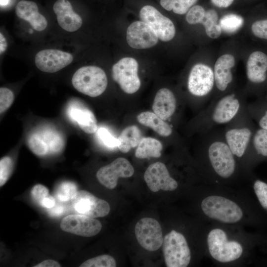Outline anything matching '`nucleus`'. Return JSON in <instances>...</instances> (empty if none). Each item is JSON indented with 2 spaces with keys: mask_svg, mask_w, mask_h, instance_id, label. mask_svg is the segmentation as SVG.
<instances>
[{
  "mask_svg": "<svg viewBox=\"0 0 267 267\" xmlns=\"http://www.w3.org/2000/svg\"><path fill=\"white\" fill-rule=\"evenodd\" d=\"M134 173V168L130 162L126 158L119 157L100 168L96 173V178L101 184L112 189L117 186L119 178H129Z\"/></svg>",
  "mask_w": 267,
  "mask_h": 267,
  "instance_id": "nucleus-14",
  "label": "nucleus"
},
{
  "mask_svg": "<svg viewBox=\"0 0 267 267\" xmlns=\"http://www.w3.org/2000/svg\"><path fill=\"white\" fill-rule=\"evenodd\" d=\"M97 135L106 146L113 148L117 146L118 140L105 128H100L97 131Z\"/></svg>",
  "mask_w": 267,
  "mask_h": 267,
  "instance_id": "nucleus-38",
  "label": "nucleus"
},
{
  "mask_svg": "<svg viewBox=\"0 0 267 267\" xmlns=\"http://www.w3.org/2000/svg\"><path fill=\"white\" fill-rule=\"evenodd\" d=\"M9 2V0H0V5L4 6L6 5Z\"/></svg>",
  "mask_w": 267,
  "mask_h": 267,
  "instance_id": "nucleus-46",
  "label": "nucleus"
},
{
  "mask_svg": "<svg viewBox=\"0 0 267 267\" xmlns=\"http://www.w3.org/2000/svg\"><path fill=\"white\" fill-rule=\"evenodd\" d=\"M247 110L257 126L267 130V97L247 104Z\"/></svg>",
  "mask_w": 267,
  "mask_h": 267,
  "instance_id": "nucleus-29",
  "label": "nucleus"
},
{
  "mask_svg": "<svg viewBox=\"0 0 267 267\" xmlns=\"http://www.w3.org/2000/svg\"><path fill=\"white\" fill-rule=\"evenodd\" d=\"M55 205L54 198L51 195H48L41 202L40 205L47 209L51 208Z\"/></svg>",
  "mask_w": 267,
  "mask_h": 267,
  "instance_id": "nucleus-41",
  "label": "nucleus"
},
{
  "mask_svg": "<svg viewBox=\"0 0 267 267\" xmlns=\"http://www.w3.org/2000/svg\"><path fill=\"white\" fill-rule=\"evenodd\" d=\"M137 72V61L132 57H124L113 65L112 77L125 92L133 94L141 85Z\"/></svg>",
  "mask_w": 267,
  "mask_h": 267,
  "instance_id": "nucleus-10",
  "label": "nucleus"
},
{
  "mask_svg": "<svg viewBox=\"0 0 267 267\" xmlns=\"http://www.w3.org/2000/svg\"><path fill=\"white\" fill-rule=\"evenodd\" d=\"M262 161H267V130L257 126L248 155L246 163L248 173L252 175L253 168Z\"/></svg>",
  "mask_w": 267,
  "mask_h": 267,
  "instance_id": "nucleus-21",
  "label": "nucleus"
},
{
  "mask_svg": "<svg viewBox=\"0 0 267 267\" xmlns=\"http://www.w3.org/2000/svg\"><path fill=\"white\" fill-rule=\"evenodd\" d=\"M229 226L216 224L204 233L205 248L216 262L228 264L240 261L248 251L247 242L233 234Z\"/></svg>",
  "mask_w": 267,
  "mask_h": 267,
  "instance_id": "nucleus-4",
  "label": "nucleus"
},
{
  "mask_svg": "<svg viewBox=\"0 0 267 267\" xmlns=\"http://www.w3.org/2000/svg\"><path fill=\"white\" fill-rule=\"evenodd\" d=\"M144 179L153 192L161 189L164 191H174L178 187V181L170 174L166 166L157 162L149 165L144 174Z\"/></svg>",
  "mask_w": 267,
  "mask_h": 267,
  "instance_id": "nucleus-15",
  "label": "nucleus"
},
{
  "mask_svg": "<svg viewBox=\"0 0 267 267\" xmlns=\"http://www.w3.org/2000/svg\"><path fill=\"white\" fill-rule=\"evenodd\" d=\"M163 149L162 143L152 137H144L141 139L135 152V156L139 159L159 158Z\"/></svg>",
  "mask_w": 267,
  "mask_h": 267,
  "instance_id": "nucleus-28",
  "label": "nucleus"
},
{
  "mask_svg": "<svg viewBox=\"0 0 267 267\" xmlns=\"http://www.w3.org/2000/svg\"><path fill=\"white\" fill-rule=\"evenodd\" d=\"M7 43L3 34L0 33V53L2 54L6 49Z\"/></svg>",
  "mask_w": 267,
  "mask_h": 267,
  "instance_id": "nucleus-45",
  "label": "nucleus"
},
{
  "mask_svg": "<svg viewBox=\"0 0 267 267\" xmlns=\"http://www.w3.org/2000/svg\"><path fill=\"white\" fill-rule=\"evenodd\" d=\"M15 12L19 18L28 22L36 31H43L47 26L46 19L39 12L38 5L34 1H20L16 6Z\"/></svg>",
  "mask_w": 267,
  "mask_h": 267,
  "instance_id": "nucleus-25",
  "label": "nucleus"
},
{
  "mask_svg": "<svg viewBox=\"0 0 267 267\" xmlns=\"http://www.w3.org/2000/svg\"><path fill=\"white\" fill-rule=\"evenodd\" d=\"M14 100L13 92L6 88L0 89V112L2 113L11 105Z\"/></svg>",
  "mask_w": 267,
  "mask_h": 267,
  "instance_id": "nucleus-37",
  "label": "nucleus"
},
{
  "mask_svg": "<svg viewBox=\"0 0 267 267\" xmlns=\"http://www.w3.org/2000/svg\"><path fill=\"white\" fill-rule=\"evenodd\" d=\"M117 138L119 150L127 153L131 148L138 146L141 139V132L137 126H130L124 129Z\"/></svg>",
  "mask_w": 267,
  "mask_h": 267,
  "instance_id": "nucleus-27",
  "label": "nucleus"
},
{
  "mask_svg": "<svg viewBox=\"0 0 267 267\" xmlns=\"http://www.w3.org/2000/svg\"><path fill=\"white\" fill-rule=\"evenodd\" d=\"M248 81L255 85H262L267 81V55L256 51L249 56L246 64Z\"/></svg>",
  "mask_w": 267,
  "mask_h": 267,
  "instance_id": "nucleus-23",
  "label": "nucleus"
},
{
  "mask_svg": "<svg viewBox=\"0 0 267 267\" xmlns=\"http://www.w3.org/2000/svg\"><path fill=\"white\" fill-rule=\"evenodd\" d=\"M27 144L31 151L38 156L56 155L63 150L65 141L62 134L49 126L34 130L29 136Z\"/></svg>",
  "mask_w": 267,
  "mask_h": 267,
  "instance_id": "nucleus-6",
  "label": "nucleus"
},
{
  "mask_svg": "<svg viewBox=\"0 0 267 267\" xmlns=\"http://www.w3.org/2000/svg\"><path fill=\"white\" fill-rule=\"evenodd\" d=\"M235 63L234 57L230 54L222 55L215 63L214 69L215 87L220 92V96L222 95V93L226 94V91L233 82L231 69L234 66Z\"/></svg>",
  "mask_w": 267,
  "mask_h": 267,
  "instance_id": "nucleus-19",
  "label": "nucleus"
},
{
  "mask_svg": "<svg viewBox=\"0 0 267 267\" xmlns=\"http://www.w3.org/2000/svg\"><path fill=\"white\" fill-rule=\"evenodd\" d=\"M53 9L58 24L65 31L73 32L81 27L82 18L73 11L68 0H57L53 4Z\"/></svg>",
  "mask_w": 267,
  "mask_h": 267,
  "instance_id": "nucleus-22",
  "label": "nucleus"
},
{
  "mask_svg": "<svg viewBox=\"0 0 267 267\" xmlns=\"http://www.w3.org/2000/svg\"><path fill=\"white\" fill-rule=\"evenodd\" d=\"M60 264L56 261L52 260H44L34 267H59Z\"/></svg>",
  "mask_w": 267,
  "mask_h": 267,
  "instance_id": "nucleus-42",
  "label": "nucleus"
},
{
  "mask_svg": "<svg viewBox=\"0 0 267 267\" xmlns=\"http://www.w3.org/2000/svg\"><path fill=\"white\" fill-rule=\"evenodd\" d=\"M116 261L108 255H102L89 259L80 266V267H115Z\"/></svg>",
  "mask_w": 267,
  "mask_h": 267,
  "instance_id": "nucleus-35",
  "label": "nucleus"
},
{
  "mask_svg": "<svg viewBox=\"0 0 267 267\" xmlns=\"http://www.w3.org/2000/svg\"><path fill=\"white\" fill-rule=\"evenodd\" d=\"M199 163L204 184L227 186L251 178L242 168L226 142L222 128L201 134Z\"/></svg>",
  "mask_w": 267,
  "mask_h": 267,
  "instance_id": "nucleus-1",
  "label": "nucleus"
},
{
  "mask_svg": "<svg viewBox=\"0 0 267 267\" xmlns=\"http://www.w3.org/2000/svg\"><path fill=\"white\" fill-rule=\"evenodd\" d=\"M158 38L155 32L148 24L142 21L131 24L127 30L128 44L135 49H146L154 46Z\"/></svg>",
  "mask_w": 267,
  "mask_h": 267,
  "instance_id": "nucleus-18",
  "label": "nucleus"
},
{
  "mask_svg": "<svg viewBox=\"0 0 267 267\" xmlns=\"http://www.w3.org/2000/svg\"><path fill=\"white\" fill-rule=\"evenodd\" d=\"M71 201L78 213L93 218L104 217L110 210L107 202L86 190L77 191Z\"/></svg>",
  "mask_w": 267,
  "mask_h": 267,
  "instance_id": "nucleus-12",
  "label": "nucleus"
},
{
  "mask_svg": "<svg viewBox=\"0 0 267 267\" xmlns=\"http://www.w3.org/2000/svg\"><path fill=\"white\" fill-rule=\"evenodd\" d=\"M198 0H160L161 5L166 10H173L178 14L187 12Z\"/></svg>",
  "mask_w": 267,
  "mask_h": 267,
  "instance_id": "nucleus-31",
  "label": "nucleus"
},
{
  "mask_svg": "<svg viewBox=\"0 0 267 267\" xmlns=\"http://www.w3.org/2000/svg\"><path fill=\"white\" fill-rule=\"evenodd\" d=\"M243 23L244 19L241 16L235 14H228L220 20L219 24L222 30L232 34L240 29Z\"/></svg>",
  "mask_w": 267,
  "mask_h": 267,
  "instance_id": "nucleus-32",
  "label": "nucleus"
},
{
  "mask_svg": "<svg viewBox=\"0 0 267 267\" xmlns=\"http://www.w3.org/2000/svg\"><path fill=\"white\" fill-rule=\"evenodd\" d=\"M247 109L245 100L231 92L212 99L195 120V129L200 134L225 126Z\"/></svg>",
  "mask_w": 267,
  "mask_h": 267,
  "instance_id": "nucleus-3",
  "label": "nucleus"
},
{
  "mask_svg": "<svg viewBox=\"0 0 267 267\" xmlns=\"http://www.w3.org/2000/svg\"><path fill=\"white\" fill-rule=\"evenodd\" d=\"M218 15L214 9L206 11L201 19L199 24H202L207 36L212 39L219 38L222 33V29L218 23Z\"/></svg>",
  "mask_w": 267,
  "mask_h": 267,
  "instance_id": "nucleus-30",
  "label": "nucleus"
},
{
  "mask_svg": "<svg viewBox=\"0 0 267 267\" xmlns=\"http://www.w3.org/2000/svg\"><path fill=\"white\" fill-rule=\"evenodd\" d=\"M13 168V162L9 156L2 158L0 161V186L3 185L9 178Z\"/></svg>",
  "mask_w": 267,
  "mask_h": 267,
  "instance_id": "nucleus-36",
  "label": "nucleus"
},
{
  "mask_svg": "<svg viewBox=\"0 0 267 267\" xmlns=\"http://www.w3.org/2000/svg\"><path fill=\"white\" fill-rule=\"evenodd\" d=\"M137 120L140 124L151 128L162 136L168 137L173 134V130L171 125L154 112H141L137 115Z\"/></svg>",
  "mask_w": 267,
  "mask_h": 267,
  "instance_id": "nucleus-26",
  "label": "nucleus"
},
{
  "mask_svg": "<svg viewBox=\"0 0 267 267\" xmlns=\"http://www.w3.org/2000/svg\"><path fill=\"white\" fill-rule=\"evenodd\" d=\"M33 199L40 205L42 201L48 195V189L43 185H35L31 191Z\"/></svg>",
  "mask_w": 267,
  "mask_h": 267,
  "instance_id": "nucleus-40",
  "label": "nucleus"
},
{
  "mask_svg": "<svg viewBox=\"0 0 267 267\" xmlns=\"http://www.w3.org/2000/svg\"><path fill=\"white\" fill-rule=\"evenodd\" d=\"M212 3L218 7H227L230 6L234 0H211Z\"/></svg>",
  "mask_w": 267,
  "mask_h": 267,
  "instance_id": "nucleus-43",
  "label": "nucleus"
},
{
  "mask_svg": "<svg viewBox=\"0 0 267 267\" xmlns=\"http://www.w3.org/2000/svg\"><path fill=\"white\" fill-rule=\"evenodd\" d=\"M136 239L144 249L154 251L162 246L164 240L159 222L151 218H143L136 223L135 228Z\"/></svg>",
  "mask_w": 267,
  "mask_h": 267,
  "instance_id": "nucleus-11",
  "label": "nucleus"
},
{
  "mask_svg": "<svg viewBox=\"0 0 267 267\" xmlns=\"http://www.w3.org/2000/svg\"><path fill=\"white\" fill-rule=\"evenodd\" d=\"M72 55L58 49H47L38 52L35 57L37 67L47 73H55L69 65L73 61Z\"/></svg>",
  "mask_w": 267,
  "mask_h": 267,
  "instance_id": "nucleus-17",
  "label": "nucleus"
},
{
  "mask_svg": "<svg viewBox=\"0 0 267 267\" xmlns=\"http://www.w3.org/2000/svg\"><path fill=\"white\" fill-rule=\"evenodd\" d=\"M61 229L76 235L91 237L96 235L101 229L100 222L84 215H69L64 218L60 223Z\"/></svg>",
  "mask_w": 267,
  "mask_h": 267,
  "instance_id": "nucleus-16",
  "label": "nucleus"
},
{
  "mask_svg": "<svg viewBox=\"0 0 267 267\" xmlns=\"http://www.w3.org/2000/svg\"><path fill=\"white\" fill-rule=\"evenodd\" d=\"M251 29L256 37L267 40V19L255 22L252 25Z\"/></svg>",
  "mask_w": 267,
  "mask_h": 267,
  "instance_id": "nucleus-39",
  "label": "nucleus"
},
{
  "mask_svg": "<svg viewBox=\"0 0 267 267\" xmlns=\"http://www.w3.org/2000/svg\"><path fill=\"white\" fill-rule=\"evenodd\" d=\"M253 189L260 206L267 213V183L255 178L253 181Z\"/></svg>",
  "mask_w": 267,
  "mask_h": 267,
  "instance_id": "nucleus-34",
  "label": "nucleus"
},
{
  "mask_svg": "<svg viewBox=\"0 0 267 267\" xmlns=\"http://www.w3.org/2000/svg\"><path fill=\"white\" fill-rule=\"evenodd\" d=\"M72 83L79 92L95 97L105 91L108 81L103 69L95 66H86L75 72L72 78Z\"/></svg>",
  "mask_w": 267,
  "mask_h": 267,
  "instance_id": "nucleus-7",
  "label": "nucleus"
},
{
  "mask_svg": "<svg viewBox=\"0 0 267 267\" xmlns=\"http://www.w3.org/2000/svg\"><path fill=\"white\" fill-rule=\"evenodd\" d=\"M141 21L150 26L158 39L164 42L171 40L176 34L173 22L151 5L144 6L139 11Z\"/></svg>",
  "mask_w": 267,
  "mask_h": 267,
  "instance_id": "nucleus-13",
  "label": "nucleus"
},
{
  "mask_svg": "<svg viewBox=\"0 0 267 267\" xmlns=\"http://www.w3.org/2000/svg\"><path fill=\"white\" fill-rule=\"evenodd\" d=\"M204 195L200 209L204 219L214 223L236 227L255 220L247 200L235 193L228 192L224 186L204 184Z\"/></svg>",
  "mask_w": 267,
  "mask_h": 267,
  "instance_id": "nucleus-2",
  "label": "nucleus"
},
{
  "mask_svg": "<svg viewBox=\"0 0 267 267\" xmlns=\"http://www.w3.org/2000/svg\"><path fill=\"white\" fill-rule=\"evenodd\" d=\"M187 87L190 94L199 100V106H204L215 87L214 71L204 64H195L188 75Z\"/></svg>",
  "mask_w": 267,
  "mask_h": 267,
  "instance_id": "nucleus-9",
  "label": "nucleus"
},
{
  "mask_svg": "<svg viewBox=\"0 0 267 267\" xmlns=\"http://www.w3.org/2000/svg\"><path fill=\"white\" fill-rule=\"evenodd\" d=\"M163 252L168 267H186L191 260V252L185 236L173 229L164 237Z\"/></svg>",
  "mask_w": 267,
  "mask_h": 267,
  "instance_id": "nucleus-8",
  "label": "nucleus"
},
{
  "mask_svg": "<svg viewBox=\"0 0 267 267\" xmlns=\"http://www.w3.org/2000/svg\"><path fill=\"white\" fill-rule=\"evenodd\" d=\"M67 113L70 119L84 132L93 134L97 131V121L94 114L82 103L71 102L68 106Z\"/></svg>",
  "mask_w": 267,
  "mask_h": 267,
  "instance_id": "nucleus-20",
  "label": "nucleus"
},
{
  "mask_svg": "<svg viewBox=\"0 0 267 267\" xmlns=\"http://www.w3.org/2000/svg\"><path fill=\"white\" fill-rule=\"evenodd\" d=\"M178 103L174 93L167 88L160 89L156 93L152 105L154 113L166 121L176 113Z\"/></svg>",
  "mask_w": 267,
  "mask_h": 267,
  "instance_id": "nucleus-24",
  "label": "nucleus"
},
{
  "mask_svg": "<svg viewBox=\"0 0 267 267\" xmlns=\"http://www.w3.org/2000/svg\"><path fill=\"white\" fill-rule=\"evenodd\" d=\"M257 127L247 109L231 122L222 128L224 139L246 173L248 155L252 139Z\"/></svg>",
  "mask_w": 267,
  "mask_h": 267,
  "instance_id": "nucleus-5",
  "label": "nucleus"
},
{
  "mask_svg": "<svg viewBox=\"0 0 267 267\" xmlns=\"http://www.w3.org/2000/svg\"><path fill=\"white\" fill-rule=\"evenodd\" d=\"M77 191V185L73 182L63 181L57 187L56 195L58 200L66 202L72 199Z\"/></svg>",
  "mask_w": 267,
  "mask_h": 267,
  "instance_id": "nucleus-33",
  "label": "nucleus"
},
{
  "mask_svg": "<svg viewBox=\"0 0 267 267\" xmlns=\"http://www.w3.org/2000/svg\"><path fill=\"white\" fill-rule=\"evenodd\" d=\"M64 211V208L61 205L54 206L53 207L49 208L48 212L49 214L52 216H59L63 214Z\"/></svg>",
  "mask_w": 267,
  "mask_h": 267,
  "instance_id": "nucleus-44",
  "label": "nucleus"
}]
</instances>
